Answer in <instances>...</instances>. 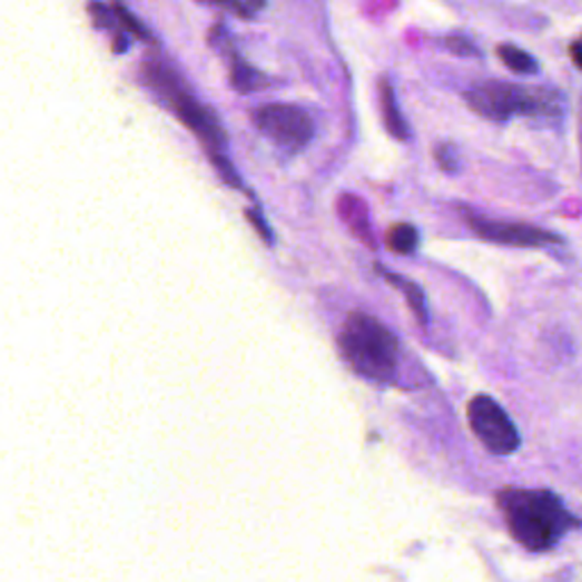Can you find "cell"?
<instances>
[{
    "instance_id": "12",
    "label": "cell",
    "mask_w": 582,
    "mask_h": 582,
    "mask_svg": "<svg viewBox=\"0 0 582 582\" xmlns=\"http://www.w3.org/2000/svg\"><path fill=\"white\" fill-rule=\"evenodd\" d=\"M499 52V60L514 73H521V76H533L540 71V62L531 56V52L519 48V46H512V43H501L496 48Z\"/></svg>"
},
{
    "instance_id": "6",
    "label": "cell",
    "mask_w": 582,
    "mask_h": 582,
    "mask_svg": "<svg viewBox=\"0 0 582 582\" xmlns=\"http://www.w3.org/2000/svg\"><path fill=\"white\" fill-rule=\"evenodd\" d=\"M253 124L264 137L280 148H287L289 152L303 150L314 137V124L309 115L287 102L259 105L257 110H253Z\"/></svg>"
},
{
    "instance_id": "7",
    "label": "cell",
    "mask_w": 582,
    "mask_h": 582,
    "mask_svg": "<svg viewBox=\"0 0 582 582\" xmlns=\"http://www.w3.org/2000/svg\"><path fill=\"white\" fill-rule=\"evenodd\" d=\"M464 219L468 228L485 241L512 246V248H546V246H560L564 239L558 233L544 230L540 226L531 224H519V221H494L473 215V211L464 209Z\"/></svg>"
},
{
    "instance_id": "19",
    "label": "cell",
    "mask_w": 582,
    "mask_h": 582,
    "mask_svg": "<svg viewBox=\"0 0 582 582\" xmlns=\"http://www.w3.org/2000/svg\"><path fill=\"white\" fill-rule=\"evenodd\" d=\"M571 60L575 62L578 69H582V37L571 43Z\"/></svg>"
},
{
    "instance_id": "11",
    "label": "cell",
    "mask_w": 582,
    "mask_h": 582,
    "mask_svg": "<svg viewBox=\"0 0 582 582\" xmlns=\"http://www.w3.org/2000/svg\"><path fill=\"white\" fill-rule=\"evenodd\" d=\"M228 67H230V82L241 93H250V91H257V89L269 85V78H264L257 69L248 67L237 56V52H230V56H228Z\"/></svg>"
},
{
    "instance_id": "16",
    "label": "cell",
    "mask_w": 582,
    "mask_h": 582,
    "mask_svg": "<svg viewBox=\"0 0 582 582\" xmlns=\"http://www.w3.org/2000/svg\"><path fill=\"white\" fill-rule=\"evenodd\" d=\"M435 157H437V165H440L444 171H455V169H457V155H455V148H453V146H448V144L437 146Z\"/></svg>"
},
{
    "instance_id": "9",
    "label": "cell",
    "mask_w": 582,
    "mask_h": 582,
    "mask_svg": "<svg viewBox=\"0 0 582 582\" xmlns=\"http://www.w3.org/2000/svg\"><path fill=\"white\" fill-rule=\"evenodd\" d=\"M376 272H378L389 285L398 287V289L405 294V300H407V305H410V309H412V314H414V319H416L421 326H426V324H428V305H426V296H423L421 287L414 285V283H410V280H405V278H401V276H396V274H392L387 267H381V264H376Z\"/></svg>"
},
{
    "instance_id": "10",
    "label": "cell",
    "mask_w": 582,
    "mask_h": 582,
    "mask_svg": "<svg viewBox=\"0 0 582 582\" xmlns=\"http://www.w3.org/2000/svg\"><path fill=\"white\" fill-rule=\"evenodd\" d=\"M381 105H383V121L387 126V132L394 137V139H401L405 141L410 137V128L398 110L396 105V98H394V89L389 85L387 78L381 80Z\"/></svg>"
},
{
    "instance_id": "4",
    "label": "cell",
    "mask_w": 582,
    "mask_h": 582,
    "mask_svg": "<svg viewBox=\"0 0 582 582\" xmlns=\"http://www.w3.org/2000/svg\"><path fill=\"white\" fill-rule=\"evenodd\" d=\"M141 78L155 93H160V98L169 105V110L203 141L209 160L211 157H224L228 137L219 119L191 93V89L174 69L162 62H144Z\"/></svg>"
},
{
    "instance_id": "13",
    "label": "cell",
    "mask_w": 582,
    "mask_h": 582,
    "mask_svg": "<svg viewBox=\"0 0 582 582\" xmlns=\"http://www.w3.org/2000/svg\"><path fill=\"white\" fill-rule=\"evenodd\" d=\"M385 244L389 250L401 253V255H412L418 246V233L414 226L410 224H396L387 230L385 235Z\"/></svg>"
},
{
    "instance_id": "14",
    "label": "cell",
    "mask_w": 582,
    "mask_h": 582,
    "mask_svg": "<svg viewBox=\"0 0 582 582\" xmlns=\"http://www.w3.org/2000/svg\"><path fill=\"white\" fill-rule=\"evenodd\" d=\"M112 12H115L119 26H124V28L128 30V34H132V37H137V39H141V41H150V43H152L150 30L144 28L130 10H126L124 6H112Z\"/></svg>"
},
{
    "instance_id": "17",
    "label": "cell",
    "mask_w": 582,
    "mask_h": 582,
    "mask_svg": "<svg viewBox=\"0 0 582 582\" xmlns=\"http://www.w3.org/2000/svg\"><path fill=\"white\" fill-rule=\"evenodd\" d=\"M221 10L239 14L241 19H253L259 10H264V3H226L221 6Z\"/></svg>"
},
{
    "instance_id": "2",
    "label": "cell",
    "mask_w": 582,
    "mask_h": 582,
    "mask_svg": "<svg viewBox=\"0 0 582 582\" xmlns=\"http://www.w3.org/2000/svg\"><path fill=\"white\" fill-rule=\"evenodd\" d=\"M468 108L483 119L505 124L514 117L560 119L566 100L553 87H525L505 80H485L464 93Z\"/></svg>"
},
{
    "instance_id": "20",
    "label": "cell",
    "mask_w": 582,
    "mask_h": 582,
    "mask_svg": "<svg viewBox=\"0 0 582 582\" xmlns=\"http://www.w3.org/2000/svg\"><path fill=\"white\" fill-rule=\"evenodd\" d=\"M580 146H582V112H580Z\"/></svg>"
},
{
    "instance_id": "3",
    "label": "cell",
    "mask_w": 582,
    "mask_h": 582,
    "mask_svg": "<svg viewBox=\"0 0 582 582\" xmlns=\"http://www.w3.org/2000/svg\"><path fill=\"white\" fill-rule=\"evenodd\" d=\"M337 348L344 362L362 378L385 383L394 376L401 344L396 335L376 316L351 312L337 335Z\"/></svg>"
},
{
    "instance_id": "18",
    "label": "cell",
    "mask_w": 582,
    "mask_h": 582,
    "mask_svg": "<svg viewBox=\"0 0 582 582\" xmlns=\"http://www.w3.org/2000/svg\"><path fill=\"white\" fill-rule=\"evenodd\" d=\"M246 217H248L250 226H253V228H257V233L262 235V239L267 241V244H272V233H269V228H267V226H264V221H262V217H259V211L246 209Z\"/></svg>"
},
{
    "instance_id": "15",
    "label": "cell",
    "mask_w": 582,
    "mask_h": 582,
    "mask_svg": "<svg viewBox=\"0 0 582 582\" xmlns=\"http://www.w3.org/2000/svg\"><path fill=\"white\" fill-rule=\"evenodd\" d=\"M446 46L455 52V56H462V58H475V56H479V46H475L468 37H464V34H448L446 37Z\"/></svg>"
},
{
    "instance_id": "5",
    "label": "cell",
    "mask_w": 582,
    "mask_h": 582,
    "mask_svg": "<svg viewBox=\"0 0 582 582\" xmlns=\"http://www.w3.org/2000/svg\"><path fill=\"white\" fill-rule=\"evenodd\" d=\"M468 426L479 442L494 455H510L521 446V435L510 414L487 394L473 396L466 405Z\"/></svg>"
},
{
    "instance_id": "1",
    "label": "cell",
    "mask_w": 582,
    "mask_h": 582,
    "mask_svg": "<svg viewBox=\"0 0 582 582\" xmlns=\"http://www.w3.org/2000/svg\"><path fill=\"white\" fill-rule=\"evenodd\" d=\"M496 501L507 531L527 551L542 553L553 549L573 525H578L560 496L546 490L507 487Z\"/></svg>"
},
{
    "instance_id": "8",
    "label": "cell",
    "mask_w": 582,
    "mask_h": 582,
    "mask_svg": "<svg viewBox=\"0 0 582 582\" xmlns=\"http://www.w3.org/2000/svg\"><path fill=\"white\" fill-rule=\"evenodd\" d=\"M339 215L359 241L374 246V239H372L374 233H372V224H368V211H366V205L357 196L346 194L339 198Z\"/></svg>"
}]
</instances>
